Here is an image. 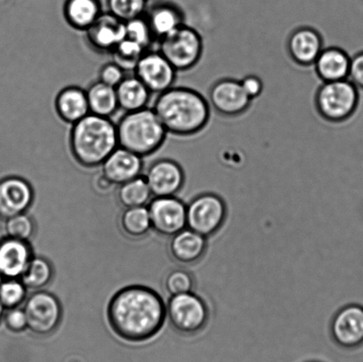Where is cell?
<instances>
[{"mask_svg": "<svg viewBox=\"0 0 363 362\" xmlns=\"http://www.w3.org/2000/svg\"><path fill=\"white\" fill-rule=\"evenodd\" d=\"M34 190L27 180L9 176L0 181V218L9 220L24 214L34 201Z\"/></svg>", "mask_w": 363, "mask_h": 362, "instance_id": "obj_14", "label": "cell"}, {"mask_svg": "<svg viewBox=\"0 0 363 362\" xmlns=\"http://www.w3.org/2000/svg\"><path fill=\"white\" fill-rule=\"evenodd\" d=\"M209 102L220 115L235 117L250 108L252 99L245 94L240 80L223 78L216 81L209 91Z\"/></svg>", "mask_w": 363, "mask_h": 362, "instance_id": "obj_12", "label": "cell"}, {"mask_svg": "<svg viewBox=\"0 0 363 362\" xmlns=\"http://www.w3.org/2000/svg\"><path fill=\"white\" fill-rule=\"evenodd\" d=\"M334 341L344 349H357L363 344V307L350 305L335 315L332 324Z\"/></svg>", "mask_w": 363, "mask_h": 362, "instance_id": "obj_16", "label": "cell"}, {"mask_svg": "<svg viewBox=\"0 0 363 362\" xmlns=\"http://www.w3.org/2000/svg\"><path fill=\"white\" fill-rule=\"evenodd\" d=\"M102 174L115 186L129 182L142 176L143 158L134 152L118 147L103 162Z\"/></svg>", "mask_w": 363, "mask_h": 362, "instance_id": "obj_17", "label": "cell"}, {"mask_svg": "<svg viewBox=\"0 0 363 362\" xmlns=\"http://www.w3.org/2000/svg\"><path fill=\"white\" fill-rule=\"evenodd\" d=\"M164 288L172 297L191 293L194 289V278L184 269H174L165 276Z\"/></svg>", "mask_w": 363, "mask_h": 362, "instance_id": "obj_35", "label": "cell"}, {"mask_svg": "<svg viewBox=\"0 0 363 362\" xmlns=\"http://www.w3.org/2000/svg\"><path fill=\"white\" fill-rule=\"evenodd\" d=\"M206 237L185 228L172 237L169 251L172 258L183 264H194L205 254Z\"/></svg>", "mask_w": 363, "mask_h": 362, "instance_id": "obj_23", "label": "cell"}, {"mask_svg": "<svg viewBox=\"0 0 363 362\" xmlns=\"http://www.w3.org/2000/svg\"><path fill=\"white\" fill-rule=\"evenodd\" d=\"M150 1V0H149ZM152 1H158V0H152Z\"/></svg>", "mask_w": 363, "mask_h": 362, "instance_id": "obj_42", "label": "cell"}, {"mask_svg": "<svg viewBox=\"0 0 363 362\" xmlns=\"http://www.w3.org/2000/svg\"><path fill=\"white\" fill-rule=\"evenodd\" d=\"M348 80L357 88L363 89V52L352 57Z\"/></svg>", "mask_w": 363, "mask_h": 362, "instance_id": "obj_39", "label": "cell"}, {"mask_svg": "<svg viewBox=\"0 0 363 362\" xmlns=\"http://www.w3.org/2000/svg\"><path fill=\"white\" fill-rule=\"evenodd\" d=\"M103 13L101 0H65L63 16L74 30L86 31Z\"/></svg>", "mask_w": 363, "mask_h": 362, "instance_id": "obj_24", "label": "cell"}, {"mask_svg": "<svg viewBox=\"0 0 363 362\" xmlns=\"http://www.w3.org/2000/svg\"><path fill=\"white\" fill-rule=\"evenodd\" d=\"M156 40L165 37L176 28L185 24L183 9L176 3L158 0L147 7L145 13Z\"/></svg>", "mask_w": 363, "mask_h": 362, "instance_id": "obj_20", "label": "cell"}, {"mask_svg": "<svg viewBox=\"0 0 363 362\" xmlns=\"http://www.w3.org/2000/svg\"><path fill=\"white\" fill-rule=\"evenodd\" d=\"M120 227L130 239H142L152 230L150 215L145 207L126 208L121 215Z\"/></svg>", "mask_w": 363, "mask_h": 362, "instance_id": "obj_28", "label": "cell"}, {"mask_svg": "<svg viewBox=\"0 0 363 362\" xmlns=\"http://www.w3.org/2000/svg\"><path fill=\"white\" fill-rule=\"evenodd\" d=\"M116 128L119 147L142 158L157 152L168 134L155 110L149 108L124 113Z\"/></svg>", "mask_w": 363, "mask_h": 362, "instance_id": "obj_4", "label": "cell"}, {"mask_svg": "<svg viewBox=\"0 0 363 362\" xmlns=\"http://www.w3.org/2000/svg\"><path fill=\"white\" fill-rule=\"evenodd\" d=\"M118 147L116 123L108 117L90 113L71 128L70 152L78 164L84 168L101 166Z\"/></svg>", "mask_w": 363, "mask_h": 362, "instance_id": "obj_3", "label": "cell"}, {"mask_svg": "<svg viewBox=\"0 0 363 362\" xmlns=\"http://www.w3.org/2000/svg\"><path fill=\"white\" fill-rule=\"evenodd\" d=\"M145 179L152 197H174L184 186L185 176L182 166L170 159H161L149 166Z\"/></svg>", "mask_w": 363, "mask_h": 362, "instance_id": "obj_13", "label": "cell"}, {"mask_svg": "<svg viewBox=\"0 0 363 362\" xmlns=\"http://www.w3.org/2000/svg\"><path fill=\"white\" fill-rule=\"evenodd\" d=\"M125 72L126 71L116 62L105 63L99 71V81L116 88L126 77Z\"/></svg>", "mask_w": 363, "mask_h": 362, "instance_id": "obj_36", "label": "cell"}, {"mask_svg": "<svg viewBox=\"0 0 363 362\" xmlns=\"http://www.w3.org/2000/svg\"><path fill=\"white\" fill-rule=\"evenodd\" d=\"M167 132L190 137L201 132L210 120V104L194 89L173 86L158 94L152 106Z\"/></svg>", "mask_w": 363, "mask_h": 362, "instance_id": "obj_2", "label": "cell"}, {"mask_svg": "<svg viewBox=\"0 0 363 362\" xmlns=\"http://www.w3.org/2000/svg\"><path fill=\"white\" fill-rule=\"evenodd\" d=\"M28 329L38 336H48L59 328L63 317L58 298L46 290H35L25 301Z\"/></svg>", "mask_w": 363, "mask_h": 362, "instance_id": "obj_7", "label": "cell"}, {"mask_svg": "<svg viewBox=\"0 0 363 362\" xmlns=\"http://www.w3.org/2000/svg\"><path fill=\"white\" fill-rule=\"evenodd\" d=\"M152 196L145 176L120 186L118 200L125 208L147 207Z\"/></svg>", "mask_w": 363, "mask_h": 362, "instance_id": "obj_29", "label": "cell"}, {"mask_svg": "<svg viewBox=\"0 0 363 362\" xmlns=\"http://www.w3.org/2000/svg\"><path fill=\"white\" fill-rule=\"evenodd\" d=\"M55 268L48 259L41 256L32 257L30 264L21 276V281L28 290H40L52 282Z\"/></svg>", "mask_w": 363, "mask_h": 362, "instance_id": "obj_27", "label": "cell"}, {"mask_svg": "<svg viewBox=\"0 0 363 362\" xmlns=\"http://www.w3.org/2000/svg\"><path fill=\"white\" fill-rule=\"evenodd\" d=\"M33 256L30 242L9 237L0 241V278L20 279Z\"/></svg>", "mask_w": 363, "mask_h": 362, "instance_id": "obj_18", "label": "cell"}, {"mask_svg": "<svg viewBox=\"0 0 363 362\" xmlns=\"http://www.w3.org/2000/svg\"><path fill=\"white\" fill-rule=\"evenodd\" d=\"M86 94L89 109L94 115L110 118L120 109L116 88L99 80L89 86Z\"/></svg>", "mask_w": 363, "mask_h": 362, "instance_id": "obj_26", "label": "cell"}, {"mask_svg": "<svg viewBox=\"0 0 363 362\" xmlns=\"http://www.w3.org/2000/svg\"><path fill=\"white\" fill-rule=\"evenodd\" d=\"M148 50L143 46L125 38L112 52L113 62L125 71H133L138 60Z\"/></svg>", "mask_w": 363, "mask_h": 362, "instance_id": "obj_30", "label": "cell"}, {"mask_svg": "<svg viewBox=\"0 0 363 362\" xmlns=\"http://www.w3.org/2000/svg\"><path fill=\"white\" fill-rule=\"evenodd\" d=\"M351 57L342 48H323L314 63L316 74L323 83L348 79Z\"/></svg>", "mask_w": 363, "mask_h": 362, "instance_id": "obj_22", "label": "cell"}, {"mask_svg": "<svg viewBox=\"0 0 363 362\" xmlns=\"http://www.w3.org/2000/svg\"><path fill=\"white\" fill-rule=\"evenodd\" d=\"M149 0H106L108 12L126 21L144 16Z\"/></svg>", "mask_w": 363, "mask_h": 362, "instance_id": "obj_31", "label": "cell"}, {"mask_svg": "<svg viewBox=\"0 0 363 362\" xmlns=\"http://www.w3.org/2000/svg\"><path fill=\"white\" fill-rule=\"evenodd\" d=\"M119 108L123 111L133 112L148 108L151 91L135 76H126L116 88Z\"/></svg>", "mask_w": 363, "mask_h": 362, "instance_id": "obj_25", "label": "cell"}, {"mask_svg": "<svg viewBox=\"0 0 363 362\" xmlns=\"http://www.w3.org/2000/svg\"><path fill=\"white\" fill-rule=\"evenodd\" d=\"M315 108L327 122L343 123L357 111L358 88L350 80L325 81L315 94Z\"/></svg>", "mask_w": 363, "mask_h": 362, "instance_id": "obj_5", "label": "cell"}, {"mask_svg": "<svg viewBox=\"0 0 363 362\" xmlns=\"http://www.w3.org/2000/svg\"><path fill=\"white\" fill-rule=\"evenodd\" d=\"M4 310H5V307H4L1 302H0V321H1V319L3 318Z\"/></svg>", "mask_w": 363, "mask_h": 362, "instance_id": "obj_41", "label": "cell"}, {"mask_svg": "<svg viewBox=\"0 0 363 362\" xmlns=\"http://www.w3.org/2000/svg\"><path fill=\"white\" fill-rule=\"evenodd\" d=\"M152 230L160 235L173 237L186 228V205L174 197L155 198L148 204Z\"/></svg>", "mask_w": 363, "mask_h": 362, "instance_id": "obj_11", "label": "cell"}, {"mask_svg": "<svg viewBox=\"0 0 363 362\" xmlns=\"http://www.w3.org/2000/svg\"><path fill=\"white\" fill-rule=\"evenodd\" d=\"M152 94H161L176 83L177 71L159 51L145 52L133 70Z\"/></svg>", "mask_w": 363, "mask_h": 362, "instance_id": "obj_10", "label": "cell"}, {"mask_svg": "<svg viewBox=\"0 0 363 362\" xmlns=\"http://www.w3.org/2000/svg\"><path fill=\"white\" fill-rule=\"evenodd\" d=\"M27 298L28 289L20 279H6L0 283V302L6 310L19 307Z\"/></svg>", "mask_w": 363, "mask_h": 362, "instance_id": "obj_32", "label": "cell"}, {"mask_svg": "<svg viewBox=\"0 0 363 362\" xmlns=\"http://www.w3.org/2000/svg\"><path fill=\"white\" fill-rule=\"evenodd\" d=\"M6 328L11 332L19 333L28 329L26 315L23 308H11L5 315Z\"/></svg>", "mask_w": 363, "mask_h": 362, "instance_id": "obj_37", "label": "cell"}, {"mask_svg": "<svg viewBox=\"0 0 363 362\" xmlns=\"http://www.w3.org/2000/svg\"><path fill=\"white\" fill-rule=\"evenodd\" d=\"M6 230L7 237L30 242L35 233V223L30 215L24 213L6 220Z\"/></svg>", "mask_w": 363, "mask_h": 362, "instance_id": "obj_33", "label": "cell"}, {"mask_svg": "<svg viewBox=\"0 0 363 362\" xmlns=\"http://www.w3.org/2000/svg\"><path fill=\"white\" fill-rule=\"evenodd\" d=\"M125 30V38L138 43V45L143 46L145 50H149L152 43L156 41L145 14L126 21Z\"/></svg>", "mask_w": 363, "mask_h": 362, "instance_id": "obj_34", "label": "cell"}, {"mask_svg": "<svg viewBox=\"0 0 363 362\" xmlns=\"http://www.w3.org/2000/svg\"><path fill=\"white\" fill-rule=\"evenodd\" d=\"M113 186H115V184L110 182L102 173L101 175H99L96 177L94 180V188L99 193H108Z\"/></svg>", "mask_w": 363, "mask_h": 362, "instance_id": "obj_40", "label": "cell"}, {"mask_svg": "<svg viewBox=\"0 0 363 362\" xmlns=\"http://www.w3.org/2000/svg\"><path fill=\"white\" fill-rule=\"evenodd\" d=\"M55 106L60 120L71 125L90 113L86 91L74 85L63 88L59 91L55 98Z\"/></svg>", "mask_w": 363, "mask_h": 362, "instance_id": "obj_21", "label": "cell"}, {"mask_svg": "<svg viewBox=\"0 0 363 362\" xmlns=\"http://www.w3.org/2000/svg\"><path fill=\"white\" fill-rule=\"evenodd\" d=\"M226 218V207L215 194L195 198L186 208V228L203 237L215 234Z\"/></svg>", "mask_w": 363, "mask_h": 362, "instance_id": "obj_9", "label": "cell"}, {"mask_svg": "<svg viewBox=\"0 0 363 362\" xmlns=\"http://www.w3.org/2000/svg\"><path fill=\"white\" fill-rule=\"evenodd\" d=\"M89 46L98 53H110L126 37L125 23L109 12H103L85 31Z\"/></svg>", "mask_w": 363, "mask_h": 362, "instance_id": "obj_15", "label": "cell"}, {"mask_svg": "<svg viewBox=\"0 0 363 362\" xmlns=\"http://www.w3.org/2000/svg\"><path fill=\"white\" fill-rule=\"evenodd\" d=\"M166 308L170 325L180 334H196L208 320V310L204 301L192 293L170 298Z\"/></svg>", "mask_w": 363, "mask_h": 362, "instance_id": "obj_8", "label": "cell"}, {"mask_svg": "<svg viewBox=\"0 0 363 362\" xmlns=\"http://www.w3.org/2000/svg\"><path fill=\"white\" fill-rule=\"evenodd\" d=\"M108 324L124 341H147L161 332L167 317L164 302L155 290L130 285L118 290L106 310Z\"/></svg>", "mask_w": 363, "mask_h": 362, "instance_id": "obj_1", "label": "cell"}, {"mask_svg": "<svg viewBox=\"0 0 363 362\" xmlns=\"http://www.w3.org/2000/svg\"><path fill=\"white\" fill-rule=\"evenodd\" d=\"M203 39L194 28L186 24L158 40V51L175 67L184 72L197 65L203 55Z\"/></svg>", "mask_w": 363, "mask_h": 362, "instance_id": "obj_6", "label": "cell"}, {"mask_svg": "<svg viewBox=\"0 0 363 362\" xmlns=\"http://www.w3.org/2000/svg\"><path fill=\"white\" fill-rule=\"evenodd\" d=\"M240 83L245 94L252 101L258 98L262 94L263 89H264L261 78L255 76V74H249V76L245 77L243 79L240 80Z\"/></svg>", "mask_w": 363, "mask_h": 362, "instance_id": "obj_38", "label": "cell"}, {"mask_svg": "<svg viewBox=\"0 0 363 362\" xmlns=\"http://www.w3.org/2000/svg\"><path fill=\"white\" fill-rule=\"evenodd\" d=\"M287 49L291 60L298 65H314L323 49L322 35L311 27L298 28L288 38Z\"/></svg>", "mask_w": 363, "mask_h": 362, "instance_id": "obj_19", "label": "cell"}]
</instances>
